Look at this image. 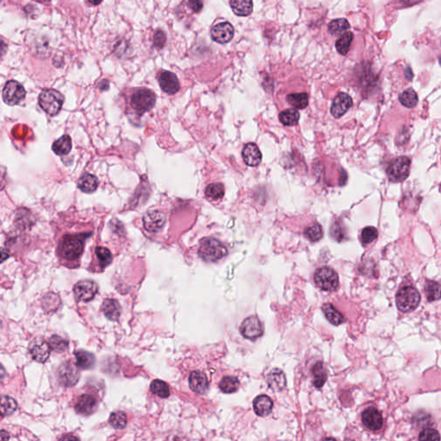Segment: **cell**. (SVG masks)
Masks as SVG:
<instances>
[{
  "instance_id": "46",
  "label": "cell",
  "mask_w": 441,
  "mask_h": 441,
  "mask_svg": "<svg viewBox=\"0 0 441 441\" xmlns=\"http://www.w3.org/2000/svg\"><path fill=\"white\" fill-rule=\"evenodd\" d=\"M52 302H53V304H60L61 305L59 296L53 293L47 294L44 296V298H43V308H44L45 310L51 311L52 310V305H52Z\"/></svg>"
},
{
  "instance_id": "49",
  "label": "cell",
  "mask_w": 441,
  "mask_h": 441,
  "mask_svg": "<svg viewBox=\"0 0 441 441\" xmlns=\"http://www.w3.org/2000/svg\"><path fill=\"white\" fill-rule=\"evenodd\" d=\"M7 184V179H6V170L3 168H0V190H3L4 188L6 187Z\"/></svg>"
},
{
  "instance_id": "47",
  "label": "cell",
  "mask_w": 441,
  "mask_h": 441,
  "mask_svg": "<svg viewBox=\"0 0 441 441\" xmlns=\"http://www.w3.org/2000/svg\"><path fill=\"white\" fill-rule=\"evenodd\" d=\"M166 41H167V37H166V35L163 31H157L154 34V45L157 48H162L164 47V45H165Z\"/></svg>"
},
{
  "instance_id": "52",
  "label": "cell",
  "mask_w": 441,
  "mask_h": 441,
  "mask_svg": "<svg viewBox=\"0 0 441 441\" xmlns=\"http://www.w3.org/2000/svg\"><path fill=\"white\" fill-rule=\"evenodd\" d=\"M6 49H7V45L6 44V42H4L3 40L0 39V57L6 53Z\"/></svg>"
},
{
  "instance_id": "54",
  "label": "cell",
  "mask_w": 441,
  "mask_h": 441,
  "mask_svg": "<svg viewBox=\"0 0 441 441\" xmlns=\"http://www.w3.org/2000/svg\"><path fill=\"white\" fill-rule=\"evenodd\" d=\"M101 91H106L109 88V82L107 80H102L99 84Z\"/></svg>"
},
{
  "instance_id": "25",
  "label": "cell",
  "mask_w": 441,
  "mask_h": 441,
  "mask_svg": "<svg viewBox=\"0 0 441 441\" xmlns=\"http://www.w3.org/2000/svg\"><path fill=\"white\" fill-rule=\"evenodd\" d=\"M78 186L84 192H93L98 188V179H97V177L92 175L90 173H85L80 177V179H78Z\"/></svg>"
},
{
  "instance_id": "23",
  "label": "cell",
  "mask_w": 441,
  "mask_h": 441,
  "mask_svg": "<svg viewBox=\"0 0 441 441\" xmlns=\"http://www.w3.org/2000/svg\"><path fill=\"white\" fill-rule=\"evenodd\" d=\"M102 311L111 321H118L121 315L120 305L115 299H106L102 305Z\"/></svg>"
},
{
  "instance_id": "50",
  "label": "cell",
  "mask_w": 441,
  "mask_h": 441,
  "mask_svg": "<svg viewBox=\"0 0 441 441\" xmlns=\"http://www.w3.org/2000/svg\"><path fill=\"white\" fill-rule=\"evenodd\" d=\"M9 258L8 251L3 247H0V263H3Z\"/></svg>"
},
{
  "instance_id": "9",
  "label": "cell",
  "mask_w": 441,
  "mask_h": 441,
  "mask_svg": "<svg viewBox=\"0 0 441 441\" xmlns=\"http://www.w3.org/2000/svg\"><path fill=\"white\" fill-rule=\"evenodd\" d=\"M240 333L245 338L256 340L263 335L262 324L256 316H250L245 319L240 325Z\"/></svg>"
},
{
  "instance_id": "24",
  "label": "cell",
  "mask_w": 441,
  "mask_h": 441,
  "mask_svg": "<svg viewBox=\"0 0 441 441\" xmlns=\"http://www.w3.org/2000/svg\"><path fill=\"white\" fill-rule=\"evenodd\" d=\"M76 365L83 370H89L95 366V357L91 352L79 350L75 352Z\"/></svg>"
},
{
  "instance_id": "45",
  "label": "cell",
  "mask_w": 441,
  "mask_h": 441,
  "mask_svg": "<svg viewBox=\"0 0 441 441\" xmlns=\"http://www.w3.org/2000/svg\"><path fill=\"white\" fill-rule=\"evenodd\" d=\"M377 235H378V233H377V229H375L374 227H367L366 229H363L361 238H362V241H363L364 244L366 245V244H369V243L372 242L373 240H376Z\"/></svg>"
},
{
  "instance_id": "12",
  "label": "cell",
  "mask_w": 441,
  "mask_h": 441,
  "mask_svg": "<svg viewBox=\"0 0 441 441\" xmlns=\"http://www.w3.org/2000/svg\"><path fill=\"white\" fill-rule=\"evenodd\" d=\"M73 291L78 301H89L94 298L98 292V285L92 281L84 280L76 284Z\"/></svg>"
},
{
  "instance_id": "29",
  "label": "cell",
  "mask_w": 441,
  "mask_h": 441,
  "mask_svg": "<svg viewBox=\"0 0 441 441\" xmlns=\"http://www.w3.org/2000/svg\"><path fill=\"white\" fill-rule=\"evenodd\" d=\"M322 310L327 320L335 326H338L345 321V317L332 305L330 304L324 305Z\"/></svg>"
},
{
  "instance_id": "39",
  "label": "cell",
  "mask_w": 441,
  "mask_h": 441,
  "mask_svg": "<svg viewBox=\"0 0 441 441\" xmlns=\"http://www.w3.org/2000/svg\"><path fill=\"white\" fill-rule=\"evenodd\" d=\"M225 193L224 184L220 183H215L208 185L205 190V195L210 199H220L223 198Z\"/></svg>"
},
{
  "instance_id": "38",
  "label": "cell",
  "mask_w": 441,
  "mask_h": 441,
  "mask_svg": "<svg viewBox=\"0 0 441 441\" xmlns=\"http://www.w3.org/2000/svg\"><path fill=\"white\" fill-rule=\"evenodd\" d=\"M150 389L153 393L162 397V398H167L170 396L169 387L165 382H163L161 380L156 379L153 381L151 383Z\"/></svg>"
},
{
  "instance_id": "55",
  "label": "cell",
  "mask_w": 441,
  "mask_h": 441,
  "mask_svg": "<svg viewBox=\"0 0 441 441\" xmlns=\"http://www.w3.org/2000/svg\"><path fill=\"white\" fill-rule=\"evenodd\" d=\"M6 376V370L4 368V366L0 364V380L3 379Z\"/></svg>"
},
{
  "instance_id": "5",
  "label": "cell",
  "mask_w": 441,
  "mask_h": 441,
  "mask_svg": "<svg viewBox=\"0 0 441 441\" xmlns=\"http://www.w3.org/2000/svg\"><path fill=\"white\" fill-rule=\"evenodd\" d=\"M84 250V238L80 235H67L63 238L61 252L63 258L69 260H77Z\"/></svg>"
},
{
  "instance_id": "28",
  "label": "cell",
  "mask_w": 441,
  "mask_h": 441,
  "mask_svg": "<svg viewBox=\"0 0 441 441\" xmlns=\"http://www.w3.org/2000/svg\"><path fill=\"white\" fill-rule=\"evenodd\" d=\"M314 384L316 388H321L327 378V371L322 362H317L312 369Z\"/></svg>"
},
{
  "instance_id": "51",
  "label": "cell",
  "mask_w": 441,
  "mask_h": 441,
  "mask_svg": "<svg viewBox=\"0 0 441 441\" xmlns=\"http://www.w3.org/2000/svg\"><path fill=\"white\" fill-rule=\"evenodd\" d=\"M10 434L5 430H0V441H9Z\"/></svg>"
},
{
  "instance_id": "21",
  "label": "cell",
  "mask_w": 441,
  "mask_h": 441,
  "mask_svg": "<svg viewBox=\"0 0 441 441\" xmlns=\"http://www.w3.org/2000/svg\"><path fill=\"white\" fill-rule=\"evenodd\" d=\"M273 408V402L270 397L260 395L254 401V412L259 416H267L271 414Z\"/></svg>"
},
{
  "instance_id": "43",
  "label": "cell",
  "mask_w": 441,
  "mask_h": 441,
  "mask_svg": "<svg viewBox=\"0 0 441 441\" xmlns=\"http://www.w3.org/2000/svg\"><path fill=\"white\" fill-rule=\"evenodd\" d=\"M49 344L51 348L57 352H64L67 349L68 346V342L57 335H53L51 337Z\"/></svg>"
},
{
  "instance_id": "16",
  "label": "cell",
  "mask_w": 441,
  "mask_h": 441,
  "mask_svg": "<svg viewBox=\"0 0 441 441\" xmlns=\"http://www.w3.org/2000/svg\"><path fill=\"white\" fill-rule=\"evenodd\" d=\"M352 99L348 94L341 92L335 97L330 109L331 114L335 118H340L352 107Z\"/></svg>"
},
{
  "instance_id": "26",
  "label": "cell",
  "mask_w": 441,
  "mask_h": 441,
  "mask_svg": "<svg viewBox=\"0 0 441 441\" xmlns=\"http://www.w3.org/2000/svg\"><path fill=\"white\" fill-rule=\"evenodd\" d=\"M230 6L235 15L239 17H246L251 14L254 5L249 0H233L230 2Z\"/></svg>"
},
{
  "instance_id": "4",
  "label": "cell",
  "mask_w": 441,
  "mask_h": 441,
  "mask_svg": "<svg viewBox=\"0 0 441 441\" xmlns=\"http://www.w3.org/2000/svg\"><path fill=\"white\" fill-rule=\"evenodd\" d=\"M397 308L402 312H410L418 307L421 296L416 289L411 286H404L401 288L397 292Z\"/></svg>"
},
{
  "instance_id": "14",
  "label": "cell",
  "mask_w": 441,
  "mask_h": 441,
  "mask_svg": "<svg viewBox=\"0 0 441 441\" xmlns=\"http://www.w3.org/2000/svg\"><path fill=\"white\" fill-rule=\"evenodd\" d=\"M30 352L33 360L44 363L50 355V346L43 339H35L30 345Z\"/></svg>"
},
{
  "instance_id": "1",
  "label": "cell",
  "mask_w": 441,
  "mask_h": 441,
  "mask_svg": "<svg viewBox=\"0 0 441 441\" xmlns=\"http://www.w3.org/2000/svg\"><path fill=\"white\" fill-rule=\"evenodd\" d=\"M228 250L220 240L214 238H205L201 240L199 249V256L206 262H215L223 259Z\"/></svg>"
},
{
  "instance_id": "44",
  "label": "cell",
  "mask_w": 441,
  "mask_h": 441,
  "mask_svg": "<svg viewBox=\"0 0 441 441\" xmlns=\"http://www.w3.org/2000/svg\"><path fill=\"white\" fill-rule=\"evenodd\" d=\"M419 441H440V437L435 429L426 428L420 433Z\"/></svg>"
},
{
  "instance_id": "56",
  "label": "cell",
  "mask_w": 441,
  "mask_h": 441,
  "mask_svg": "<svg viewBox=\"0 0 441 441\" xmlns=\"http://www.w3.org/2000/svg\"><path fill=\"white\" fill-rule=\"evenodd\" d=\"M323 441H337L335 438H325Z\"/></svg>"
},
{
  "instance_id": "2",
  "label": "cell",
  "mask_w": 441,
  "mask_h": 441,
  "mask_svg": "<svg viewBox=\"0 0 441 441\" xmlns=\"http://www.w3.org/2000/svg\"><path fill=\"white\" fill-rule=\"evenodd\" d=\"M155 101H156V96L154 92L151 90L143 88V89H138L134 92L130 99V103L134 112L142 116L146 112H149L151 109H153V107L155 104Z\"/></svg>"
},
{
  "instance_id": "40",
  "label": "cell",
  "mask_w": 441,
  "mask_h": 441,
  "mask_svg": "<svg viewBox=\"0 0 441 441\" xmlns=\"http://www.w3.org/2000/svg\"><path fill=\"white\" fill-rule=\"evenodd\" d=\"M96 254L98 256V262L102 267H105L112 262V254L109 249L102 246H98L96 249Z\"/></svg>"
},
{
  "instance_id": "33",
  "label": "cell",
  "mask_w": 441,
  "mask_h": 441,
  "mask_svg": "<svg viewBox=\"0 0 441 441\" xmlns=\"http://www.w3.org/2000/svg\"><path fill=\"white\" fill-rule=\"evenodd\" d=\"M353 39V34L352 32H345L335 43V47L339 53L342 56H346L350 50V46Z\"/></svg>"
},
{
  "instance_id": "41",
  "label": "cell",
  "mask_w": 441,
  "mask_h": 441,
  "mask_svg": "<svg viewBox=\"0 0 441 441\" xmlns=\"http://www.w3.org/2000/svg\"><path fill=\"white\" fill-rule=\"evenodd\" d=\"M109 424L117 429H121L125 427L127 424V417L123 412H115L112 413L109 417Z\"/></svg>"
},
{
  "instance_id": "20",
  "label": "cell",
  "mask_w": 441,
  "mask_h": 441,
  "mask_svg": "<svg viewBox=\"0 0 441 441\" xmlns=\"http://www.w3.org/2000/svg\"><path fill=\"white\" fill-rule=\"evenodd\" d=\"M190 387L194 392L204 394L209 388V381L206 375L199 371H192L189 377Z\"/></svg>"
},
{
  "instance_id": "8",
  "label": "cell",
  "mask_w": 441,
  "mask_h": 441,
  "mask_svg": "<svg viewBox=\"0 0 441 441\" xmlns=\"http://www.w3.org/2000/svg\"><path fill=\"white\" fill-rule=\"evenodd\" d=\"M25 89L17 81L10 80L4 88V101L10 105H16L25 98Z\"/></svg>"
},
{
  "instance_id": "57",
  "label": "cell",
  "mask_w": 441,
  "mask_h": 441,
  "mask_svg": "<svg viewBox=\"0 0 441 441\" xmlns=\"http://www.w3.org/2000/svg\"><path fill=\"white\" fill-rule=\"evenodd\" d=\"M1 324H2V322H1V320H0V327H1Z\"/></svg>"
},
{
  "instance_id": "34",
  "label": "cell",
  "mask_w": 441,
  "mask_h": 441,
  "mask_svg": "<svg viewBox=\"0 0 441 441\" xmlns=\"http://www.w3.org/2000/svg\"><path fill=\"white\" fill-rule=\"evenodd\" d=\"M239 385H240L239 380L236 377H231V376L224 377L219 383L220 391L224 393H234L237 391Z\"/></svg>"
},
{
  "instance_id": "31",
  "label": "cell",
  "mask_w": 441,
  "mask_h": 441,
  "mask_svg": "<svg viewBox=\"0 0 441 441\" xmlns=\"http://www.w3.org/2000/svg\"><path fill=\"white\" fill-rule=\"evenodd\" d=\"M286 100L296 109H305L309 104V96L305 92L292 93L286 97Z\"/></svg>"
},
{
  "instance_id": "48",
  "label": "cell",
  "mask_w": 441,
  "mask_h": 441,
  "mask_svg": "<svg viewBox=\"0 0 441 441\" xmlns=\"http://www.w3.org/2000/svg\"><path fill=\"white\" fill-rule=\"evenodd\" d=\"M188 6L190 7L193 11L195 12H199L202 11V9L204 7V4L202 1L199 0H190L187 3Z\"/></svg>"
},
{
  "instance_id": "22",
  "label": "cell",
  "mask_w": 441,
  "mask_h": 441,
  "mask_svg": "<svg viewBox=\"0 0 441 441\" xmlns=\"http://www.w3.org/2000/svg\"><path fill=\"white\" fill-rule=\"evenodd\" d=\"M267 383L274 391H283L287 383L285 373L280 369H273L267 376Z\"/></svg>"
},
{
  "instance_id": "36",
  "label": "cell",
  "mask_w": 441,
  "mask_h": 441,
  "mask_svg": "<svg viewBox=\"0 0 441 441\" xmlns=\"http://www.w3.org/2000/svg\"><path fill=\"white\" fill-rule=\"evenodd\" d=\"M350 28V23L345 18L333 20L328 24V32L333 36L341 35Z\"/></svg>"
},
{
  "instance_id": "37",
  "label": "cell",
  "mask_w": 441,
  "mask_h": 441,
  "mask_svg": "<svg viewBox=\"0 0 441 441\" xmlns=\"http://www.w3.org/2000/svg\"><path fill=\"white\" fill-rule=\"evenodd\" d=\"M425 292L428 301H437L440 298V286L435 281H427L425 286Z\"/></svg>"
},
{
  "instance_id": "6",
  "label": "cell",
  "mask_w": 441,
  "mask_h": 441,
  "mask_svg": "<svg viewBox=\"0 0 441 441\" xmlns=\"http://www.w3.org/2000/svg\"><path fill=\"white\" fill-rule=\"evenodd\" d=\"M411 160L408 157H398L390 163L387 168V176L391 182L398 183L408 178L410 173Z\"/></svg>"
},
{
  "instance_id": "3",
  "label": "cell",
  "mask_w": 441,
  "mask_h": 441,
  "mask_svg": "<svg viewBox=\"0 0 441 441\" xmlns=\"http://www.w3.org/2000/svg\"><path fill=\"white\" fill-rule=\"evenodd\" d=\"M64 97L61 92L53 89H46L41 92L39 104L46 113L53 116L62 109Z\"/></svg>"
},
{
  "instance_id": "18",
  "label": "cell",
  "mask_w": 441,
  "mask_h": 441,
  "mask_svg": "<svg viewBox=\"0 0 441 441\" xmlns=\"http://www.w3.org/2000/svg\"><path fill=\"white\" fill-rule=\"evenodd\" d=\"M97 408H98V401L95 397L88 394H84L80 396L76 402L75 410L77 411V413L84 416H89L93 412H95Z\"/></svg>"
},
{
  "instance_id": "17",
  "label": "cell",
  "mask_w": 441,
  "mask_h": 441,
  "mask_svg": "<svg viewBox=\"0 0 441 441\" xmlns=\"http://www.w3.org/2000/svg\"><path fill=\"white\" fill-rule=\"evenodd\" d=\"M159 83L161 89L170 95L177 93L180 88V85L177 76L168 71H164L159 73Z\"/></svg>"
},
{
  "instance_id": "27",
  "label": "cell",
  "mask_w": 441,
  "mask_h": 441,
  "mask_svg": "<svg viewBox=\"0 0 441 441\" xmlns=\"http://www.w3.org/2000/svg\"><path fill=\"white\" fill-rule=\"evenodd\" d=\"M54 154L57 155H66L69 154L72 149V140L71 137L67 134H65L61 137L59 140L56 141L52 146Z\"/></svg>"
},
{
  "instance_id": "7",
  "label": "cell",
  "mask_w": 441,
  "mask_h": 441,
  "mask_svg": "<svg viewBox=\"0 0 441 441\" xmlns=\"http://www.w3.org/2000/svg\"><path fill=\"white\" fill-rule=\"evenodd\" d=\"M314 280L316 285L321 290L333 291L337 289L339 285V278L335 270L329 267H322L316 271Z\"/></svg>"
},
{
  "instance_id": "42",
  "label": "cell",
  "mask_w": 441,
  "mask_h": 441,
  "mask_svg": "<svg viewBox=\"0 0 441 441\" xmlns=\"http://www.w3.org/2000/svg\"><path fill=\"white\" fill-rule=\"evenodd\" d=\"M305 235L310 241L315 242V241L321 240L322 235H323V233H322V229H321V226L318 225V224H315V225H313V226L306 229Z\"/></svg>"
},
{
  "instance_id": "35",
  "label": "cell",
  "mask_w": 441,
  "mask_h": 441,
  "mask_svg": "<svg viewBox=\"0 0 441 441\" xmlns=\"http://www.w3.org/2000/svg\"><path fill=\"white\" fill-rule=\"evenodd\" d=\"M400 102L407 108H414L418 103V96L412 88L406 90L400 95Z\"/></svg>"
},
{
  "instance_id": "13",
  "label": "cell",
  "mask_w": 441,
  "mask_h": 441,
  "mask_svg": "<svg viewBox=\"0 0 441 441\" xmlns=\"http://www.w3.org/2000/svg\"><path fill=\"white\" fill-rule=\"evenodd\" d=\"M166 215L159 210H152L147 213L143 217V225L146 230L150 233L159 232L166 224Z\"/></svg>"
},
{
  "instance_id": "19",
  "label": "cell",
  "mask_w": 441,
  "mask_h": 441,
  "mask_svg": "<svg viewBox=\"0 0 441 441\" xmlns=\"http://www.w3.org/2000/svg\"><path fill=\"white\" fill-rule=\"evenodd\" d=\"M242 158L249 167H257L262 160V154L258 146L254 143H247L243 148Z\"/></svg>"
},
{
  "instance_id": "53",
  "label": "cell",
  "mask_w": 441,
  "mask_h": 441,
  "mask_svg": "<svg viewBox=\"0 0 441 441\" xmlns=\"http://www.w3.org/2000/svg\"><path fill=\"white\" fill-rule=\"evenodd\" d=\"M60 441H79L78 440V438L75 436L72 435V434H67V435H65L61 438V440Z\"/></svg>"
},
{
  "instance_id": "10",
  "label": "cell",
  "mask_w": 441,
  "mask_h": 441,
  "mask_svg": "<svg viewBox=\"0 0 441 441\" xmlns=\"http://www.w3.org/2000/svg\"><path fill=\"white\" fill-rule=\"evenodd\" d=\"M58 379L62 386L72 387L75 385L79 378L78 369L70 362H67L61 366L58 370Z\"/></svg>"
},
{
  "instance_id": "11",
  "label": "cell",
  "mask_w": 441,
  "mask_h": 441,
  "mask_svg": "<svg viewBox=\"0 0 441 441\" xmlns=\"http://www.w3.org/2000/svg\"><path fill=\"white\" fill-rule=\"evenodd\" d=\"M235 34V29L228 22H220L213 27L210 32L212 39L217 43L224 44L230 42Z\"/></svg>"
},
{
  "instance_id": "15",
  "label": "cell",
  "mask_w": 441,
  "mask_h": 441,
  "mask_svg": "<svg viewBox=\"0 0 441 441\" xmlns=\"http://www.w3.org/2000/svg\"><path fill=\"white\" fill-rule=\"evenodd\" d=\"M362 422L369 430L377 431L382 427L383 420L382 415L377 408L370 407L366 408L362 414Z\"/></svg>"
},
{
  "instance_id": "32",
  "label": "cell",
  "mask_w": 441,
  "mask_h": 441,
  "mask_svg": "<svg viewBox=\"0 0 441 441\" xmlns=\"http://www.w3.org/2000/svg\"><path fill=\"white\" fill-rule=\"evenodd\" d=\"M300 114L296 109H287L280 114V123L285 126H294L298 123Z\"/></svg>"
},
{
  "instance_id": "30",
  "label": "cell",
  "mask_w": 441,
  "mask_h": 441,
  "mask_svg": "<svg viewBox=\"0 0 441 441\" xmlns=\"http://www.w3.org/2000/svg\"><path fill=\"white\" fill-rule=\"evenodd\" d=\"M17 403L16 400L9 396L0 397V415L3 416H11L17 410Z\"/></svg>"
}]
</instances>
